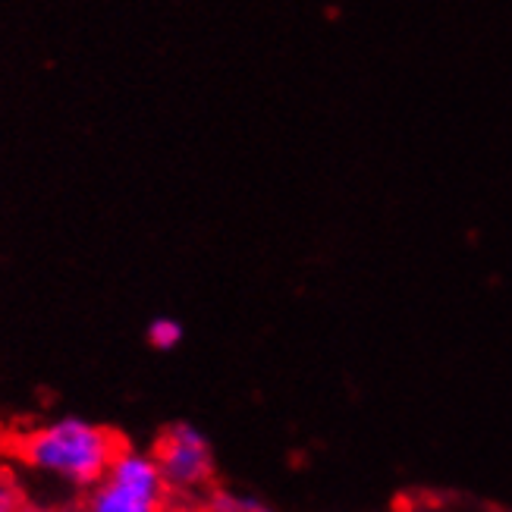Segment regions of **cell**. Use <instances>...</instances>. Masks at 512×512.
<instances>
[{
    "label": "cell",
    "mask_w": 512,
    "mask_h": 512,
    "mask_svg": "<svg viewBox=\"0 0 512 512\" xmlns=\"http://www.w3.org/2000/svg\"><path fill=\"white\" fill-rule=\"evenodd\" d=\"M117 434L85 418H60L22 440V456L38 472H48L76 487H95L120 453Z\"/></svg>",
    "instance_id": "6da1fadb"
},
{
    "label": "cell",
    "mask_w": 512,
    "mask_h": 512,
    "mask_svg": "<svg viewBox=\"0 0 512 512\" xmlns=\"http://www.w3.org/2000/svg\"><path fill=\"white\" fill-rule=\"evenodd\" d=\"M164 491L167 484L158 459L151 453L123 447L110 472L85 500V512H161Z\"/></svg>",
    "instance_id": "7a4b0ae2"
},
{
    "label": "cell",
    "mask_w": 512,
    "mask_h": 512,
    "mask_svg": "<svg viewBox=\"0 0 512 512\" xmlns=\"http://www.w3.org/2000/svg\"><path fill=\"white\" fill-rule=\"evenodd\" d=\"M154 459L161 465L164 484L173 491H198L214 475V447L208 434L192 421L170 425L158 440Z\"/></svg>",
    "instance_id": "3957f363"
},
{
    "label": "cell",
    "mask_w": 512,
    "mask_h": 512,
    "mask_svg": "<svg viewBox=\"0 0 512 512\" xmlns=\"http://www.w3.org/2000/svg\"><path fill=\"white\" fill-rule=\"evenodd\" d=\"M208 512H277L267 500L255 494H236V491H214L208 500Z\"/></svg>",
    "instance_id": "277c9868"
},
{
    "label": "cell",
    "mask_w": 512,
    "mask_h": 512,
    "mask_svg": "<svg viewBox=\"0 0 512 512\" xmlns=\"http://www.w3.org/2000/svg\"><path fill=\"white\" fill-rule=\"evenodd\" d=\"M145 337H148L151 349H158V352H173L176 346L183 343V337H186V327H183L180 321H176V318H167V315H161V318H154V321L148 324Z\"/></svg>",
    "instance_id": "5b68a950"
},
{
    "label": "cell",
    "mask_w": 512,
    "mask_h": 512,
    "mask_svg": "<svg viewBox=\"0 0 512 512\" xmlns=\"http://www.w3.org/2000/svg\"><path fill=\"white\" fill-rule=\"evenodd\" d=\"M22 506V497H19V487L10 481L7 472H0V512H19Z\"/></svg>",
    "instance_id": "8992f818"
},
{
    "label": "cell",
    "mask_w": 512,
    "mask_h": 512,
    "mask_svg": "<svg viewBox=\"0 0 512 512\" xmlns=\"http://www.w3.org/2000/svg\"><path fill=\"white\" fill-rule=\"evenodd\" d=\"M19 512H57V509H51V506H22Z\"/></svg>",
    "instance_id": "52a82bcc"
}]
</instances>
